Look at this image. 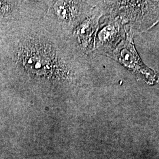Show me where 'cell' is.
I'll return each instance as SVG.
<instances>
[{
	"label": "cell",
	"instance_id": "obj_3",
	"mask_svg": "<svg viewBox=\"0 0 159 159\" xmlns=\"http://www.w3.org/2000/svg\"><path fill=\"white\" fill-rule=\"evenodd\" d=\"M6 4L2 3L1 1H0V12L4 10V7L6 8Z\"/></svg>",
	"mask_w": 159,
	"mask_h": 159
},
{
	"label": "cell",
	"instance_id": "obj_2",
	"mask_svg": "<svg viewBox=\"0 0 159 159\" xmlns=\"http://www.w3.org/2000/svg\"><path fill=\"white\" fill-rule=\"evenodd\" d=\"M127 46L123 47L120 52V58L123 57H129L128 58L124 59L121 60V61L125 63L126 65H127L130 67H139L137 63L139 64V59L136 55H134V48L131 46V43H128L126 44ZM140 68V67H139Z\"/></svg>",
	"mask_w": 159,
	"mask_h": 159
},
{
	"label": "cell",
	"instance_id": "obj_1",
	"mask_svg": "<svg viewBox=\"0 0 159 159\" xmlns=\"http://www.w3.org/2000/svg\"><path fill=\"white\" fill-rule=\"evenodd\" d=\"M34 45L24 48V51L20 57L23 66L33 74L43 76L52 75L58 68L54 53L45 50L43 46Z\"/></svg>",
	"mask_w": 159,
	"mask_h": 159
}]
</instances>
